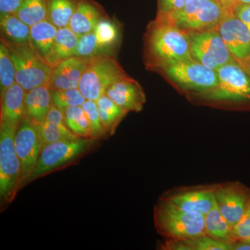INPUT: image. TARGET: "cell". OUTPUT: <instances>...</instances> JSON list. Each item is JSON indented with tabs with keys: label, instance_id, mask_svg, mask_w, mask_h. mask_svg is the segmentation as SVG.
<instances>
[{
	"label": "cell",
	"instance_id": "cell-1",
	"mask_svg": "<svg viewBox=\"0 0 250 250\" xmlns=\"http://www.w3.org/2000/svg\"><path fill=\"white\" fill-rule=\"evenodd\" d=\"M154 225L167 241H184L206 235L205 215L182 209L161 198L154 207Z\"/></svg>",
	"mask_w": 250,
	"mask_h": 250
},
{
	"label": "cell",
	"instance_id": "cell-2",
	"mask_svg": "<svg viewBox=\"0 0 250 250\" xmlns=\"http://www.w3.org/2000/svg\"><path fill=\"white\" fill-rule=\"evenodd\" d=\"M151 31L149 48L153 57L164 66L193 60L190 36L187 30L161 21Z\"/></svg>",
	"mask_w": 250,
	"mask_h": 250
},
{
	"label": "cell",
	"instance_id": "cell-3",
	"mask_svg": "<svg viewBox=\"0 0 250 250\" xmlns=\"http://www.w3.org/2000/svg\"><path fill=\"white\" fill-rule=\"evenodd\" d=\"M18 126L0 123V203L1 209L14 201L21 188V167L15 147Z\"/></svg>",
	"mask_w": 250,
	"mask_h": 250
},
{
	"label": "cell",
	"instance_id": "cell-4",
	"mask_svg": "<svg viewBox=\"0 0 250 250\" xmlns=\"http://www.w3.org/2000/svg\"><path fill=\"white\" fill-rule=\"evenodd\" d=\"M95 142L98 141L80 137L52 143L42 147L35 168L26 185L46 174L74 164L93 147Z\"/></svg>",
	"mask_w": 250,
	"mask_h": 250
},
{
	"label": "cell",
	"instance_id": "cell-5",
	"mask_svg": "<svg viewBox=\"0 0 250 250\" xmlns=\"http://www.w3.org/2000/svg\"><path fill=\"white\" fill-rule=\"evenodd\" d=\"M127 77L111 54H102L90 59L78 88L85 100L97 101L111 85Z\"/></svg>",
	"mask_w": 250,
	"mask_h": 250
},
{
	"label": "cell",
	"instance_id": "cell-6",
	"mask_svg": "<svg viewBox=\"0 0 250 250\" xmlns=\"http://www.w3.org/2000/svg\"><path fill=\"white\" fill-rule=\"evenodd\" d=\"M218 83L204 93L211 101L250 106V75L240 64L229 62L216 70Z\"/></svg>",
	"mask_w": 250,
	"mask_h": 250
},
{
	"label": "cell",
	"instance_id": "cell-7",
	"mask_svg": "<svg viewBox=\"0 0 250 250\" xmlns=\"http://www.w3.org/2000/svg\"><path fill=\"white\" fill-rule=\"evenodd\" d=\"M1 41L7 47L14 62L16 83L22 87L25 93L39 85L47 84L52 67L38 55L30 42L18 45Z\"/></svg>",
	"mask_w": 250,
	"mask_h": 250
},
{
	"label": "cell",
	"instance_id": "cell-8",
	"mask_svg": "<svg viewBox=\"0 0 250 250\" xmlns=\"http://www.w3.org/2000/svg\"><path fill=\"white\" fill-rule=\"evenodd\" d=\"M227 11L217 0H190L183 9L161 15V21L184 30L202 31L218 24Z\"/></svg>",
	"mask_w": 250,
	"mask_h": 250
},
{
	"label": "cell",
	"instance_id": "cell-9",
	"mask_svg": "<svg viewBox=\"0 0 250 250\" xmlns=\"http://www.w3.org/2000/svg\"><path fill=\"white\" fill-rule=\"evenodd\" d=\"M190 46L192 57L215 71L225 64L236 61L218 31L202 30L192 34Z\"/></svg>",
	"mask_w": 250,
	"mask_h": 250
},
{
	"label": "cell",
	"instance_id": "cell-10",
	"mask_svg": "<svg viewBox=\"0 0 250 250\" xmlns=\"http://www.w3.org/2000/svg\"><path fill=\"white\" fill-rule=\"evenodd\" d=\"M166 75L185 89L196 90L202 93L211 90L218 83L214 70L195 61L179 62L164 66Z\"/></svg>",
	"mask_w": 250,
	"mask_h": 250
},
{
	"label": "cell",
	"instance_id": "cell-11",
	"mask_svg": "<svg viewBox=\"0 0 250 250\" xmlns=\"http://www.w3.org/2000/svg\"><path fill=\"white\" fill-rule=\"evenodd\" d=\"M15 147L21 167V188L27 183L40 156L42 146L37 125L27 117L18 125L15 136Z\"/></svg>",
	"mask_w": 250,
	"mask_h": 250
},
{
	"label": "cell",
	"instance_id": "cell-12",
	"mask_svg": "<svg viewBox=\"0 0 250 250\" xmlns=\"http://www.w3.org/2000/svg\"><path fill=\"white\" fill-rule=\"evenodd\" d=\"M218 31L235 59L244 66L250 59V31L246 24L228 10L218 23Z\"/></svg>",
	"mask_w": 250,
	"mask_h": 250
},
{
	"label": "cell",
	"instance_id": "cell-13",
	"mask_svg": "<svg viewBox=\"0 0 250 250\" xmlns=\"http://www.w3.org/2000/svg\"><path fill=\"white\" fill-rule=\"evenodd\" d=\"M214 197L219 210L233 228L250 203V188L241 182H229L215 187Z\"/></svg>",
	"mask_w": 250,
	"mask_h": 250
},
{
	"label": "cell",
	"instance_id": "cell-14",
	"mask_svg": "<svg viewBox=\"0 0 250 250\" xmlns=\"http://www.w3.org/2000/svg\"><path fill=\"white\" fill-rule=\"evenodd\" d=\"M89 61L74 56L52 67L47 83L49 89L60 90L78 88Z\"/></svg>",
	"mask_w": 250,
	"mask_h": 250
},
{
	"label": "cell",
	"instance_id": "cell-15",
	"mask_svg": "<svg viewBox=\"0 0 250 250\" xmlns=\"http://www.w3.org/2000/svg\"><path fill=\"white\" fill-rule=\"evenodd\" d=\"M105 94L118 106L128 112L142 111L146 102L143 88L136 81L130 77L113 83Z\"/></svg>",
	"mask_w": 250,
	"mask_h": 250
},
{
	"label": "cell",
	"instance_id": "cell-16",
	"mask_svg": "<svg viewBox=\"0 0 250 250\" xmlns=\"http://www.w3.org/2000/svg\"><path fill=\"white\" fill-rule=\"evenodd\" d=\"M214 187L185 190L162 197L182 209L205 215L215 201Z\"/></svg>",
	"mask_w": 250,
	"mask_h": 250
},
{
	"label": "cell",
	"instance_id": "cell-17",
	"mask_svg": "<svg viewBox=\"0 0 250 250\" xmlns=\"http://www.w3.org/2000/svg\"><path fill=\"white\" fill-rule=\"evenodd\" d=\"M106 16L103 6L94 0H80L68 27L80 37L93 31L99 21Z\"/></svg>",
	"mask_w": 250,
	"mask_h": 250
},
{
	"label": "cell",
	"instance_id": "cell-18",
	"mask_svg": "<svg viewBox=\"0 0 250 250\" xmlns=\"http://www.w3.org/2000/svg\"><path fill=\"white\" fill-rule=\"evenodd\" d=\"M25 91L15 83L1 95L0 123L18 126L26 116Z\"/></svg>",
	"mask_w": 250,
	"mask_h": 250
},
{
	"label": "cell",
	"instance_id": "cell-19",
	"mask_svg": "<svg viewBox=\"0 0 250 250\" xmlns=\"http://www.w3.org/2000/svg\"><path fill=\"white\" fill-rule=\"evenodd\" d=\"M26 117L36 124L45 121L52 106L51 90L47 84L39 85L25 93Z\"/></svg>",
	"mask_w": 250,
	"mask_h": 250
},
{
	"label": "cell",
	"instance_id": "cell-20",
	"mask_svg": "<svg viewBox=\"0 0 250 250\" xmlns=\"http://www.w3.org/2000/svg\"><path fill=\"white\" fill-rule=\"evenodd\" d=\"M79 39L80 36L68 27L59 28L53 47L45 59V62L52 67L62 61L74 57Z\"/></svg>",
	"mask_w": 250,
	"mask_h": 250
},
{
	"label": "cell",
	"instance_id": "cell-21",
	"mask_svg": "<svg viewBox=\"0 0 250 250\" xmlns=\"http://www.w3.org/2000/svg\"><path fill=\"white\" fill-rule=\"evenodd\" d=\"M30 27L16 14H0L1 40L10 43H29Z\"/></svg>",
	"mask_w": 250,
	"mask_h": 250
},
{
	"label": "cell",
	"instance_id": "cell-22",
	"mask_svg": "<svg viewBox=\"0 0 250 250\" xmlns=\"http://www.w3.org/2000/svg\"><path fill=\"white\" fill-rule=\"evenodd\" d=\"M58 28L48 21L34 24L30 28L31 47L44 62L53 47Z\"/></svg>",
	"mask_w": 250,
	"mask_h": 250
},
{
	"label": "cell",
	"instance_id": "cell-23",
	"mask_svg": "<svg viewBox=\"0 0 250 250\" xmlns=\"http://www.w3.org/2000/svg\"><path fill=\"white\" fill-rule=\"evenodd\" d=\"M98 113L107 137L113 136L117 127L129 112L118 106L106 94L96 101Z\"/></svg>",
	"mask_w": 250,
	"mask_h": 250
},
{
	"label": "cell",
	"instance_id": "cell-24",
	"mask_svg": "<svg viewBox=\"0 0 250 250\" xmlns=\"http://www.w3.org/2000/svg\"><path fill=\"white\" fill-rule=\"evenodd\" d=\"M205 231L207 236L226 243H233L232 228L220 213L215 200L205 215Z\"/></svg>",
	"mask_w": 250,
	"mask_h": 250
},
{
	"label": "cell",
	"instance_id": "cell-25",
	"mask_svg": "<svg viewBox=\"0 0 250 250\" xmlns=\"http://www.w3.org/2000/svg\"><path fill=\"white\" fill-rule=\"evenodd\" d=\"M80 0H46L47 21L57 28L68 27Z\"/></svg>",
	"mask_w": 250,
	"mask_h": 250
},
{
	"label": "cell",
	"instance_id": "cell-26",
	"mask_svg": "<svg viewBox=\"0 0 250 250\" xmlns=\"http://www.w3.org/2000/svg\"><path fill=\"white\" fill-rule=\"evenodd\" d=\"M102 54H111L119 37V30L114 21L108 16L100 20L94 29Z\"/></svg>",
	"mask_w": 250,
	"mask_h": 250
},
{
	"label": "cell",
	"instance_id": "cell-27",
	"mask_svg": "<svg viewBox=\"0 0 250 250\" xmlns=\"http://www.w3.org/2000/svg\"><path fill=\"white\" fill-rule=\"evenodd\" d=\"M36 125L42 148L52 143L80 138L74 134L65 125L54 124L47 121Z\"/></svg>",
	"mask_w": 250,
	"mask_h": 250
},
{
	"label": "cell",
	"instance_id": "cell-28",
	"mask_svg": "<svg viewBox=\"0 0 250 250\" xmlns=\"http://www.w3.org/2000/svg\"><path fill=\"white\" fill-rule=\"evenodd\" d=\"M16 16L29 27L47 19L46 0H22Z\"/></svg>",
	"mask_w": 250,
	"mask_h": 250
},
{
	"label": "cell",
	"instance_id": "cell-29",
	"mask_svg": "<svg viewBox=\"0 0 250 250\" xmlns=\"http://www.w3.org/2000/svg\"><path fill=\"white\" fill-rule=\"evenodd\" d=\"M63 113L65 125L74 134L78 137L90 139L89 123L82 106L67 108Z\"/></svg>",
	"mask_w": 250,
	"mask_h": 250
},
{
	"label": "cell",
	"instance_id": "cell-30",
	"mask_svg": "<svg viewBox=\"0 0 250 250\" xmlns=\"http://www.w3.org/2000/svg\"><path fill=\"white\" fill-rule=\"evenodd\" d=\"M16 83V72L9 49L0 42V95H3L9 87Z\"/></svg>",
	"mask_w": 250,
	"mask_h": 250
},
{
	"label": "cell",
	"instance_id": "cell-31",
	"mask_svg": "<svg viewBox=\"0 0 250 250\" xmlns=\"http://www.w3.org/2000/svg\"><path fill=\"white\" fill-rule=\"evenodd\" d=\"M51 95L52 104L63 113L67 108L82 106L86 100L78 88L67 90H51Z\"/></svg>",
	"mask_w": 250,
	"mask_h": 250
},
{
	"label": "cell",
	"instance_id": "cell-32",
	"mask_svg": "<svg viewBox=\"0 0 250 250\" xmlns=\"http://www.w3.org/2000/svg\"><path fill=\"white\" fill-rule=\"evenodd\" d=\"M82 106L89 123L90 139L98 141L107 137L100 120L96 101L86 100Z\"/></svg>",
	"mask_w": 250,
	"mask_h": 250
},
{
	"label": "cell",
	"instance_id": "cell-33",
	"mask_svg": "<svg viewBox=\"0 0 250 250\" xmlns=\"http://www.w3.org/2000/svg\"><path fill=\"white\" fill-rule=\"evenodd\" d=\"M102 54L94 31L80 36L75 49V57L90 60Z\"/></svg>",
	"mask_w": 250,
	"mask_h": 250
},
{
	"label": "cell",
	"instance_id": "cell-34",
	"mask_svg": "<svg viewBox=\"0 0 250 250\" xmlns=\"http://www.w3.org/2000/svg\"><path fill=\"white\" fill-rule=\"evenodd\" d=\"M184 241L188 250H232V243L218 241L207 235Z\"/></svg>",
	"mask_w": 250,
	"mask_h": 250
},
{
	"label": "cell",
	"instance_id": "cell-35",
	"mask_svg": "<svg viewBox=\"0 0 250 250\" xmlns=\"http://www.w3.org/2000/svg\"><path fill=\"white\" fill-rule=\"evenodd\" d=\"M250 239V202L239 221L232 228L233 242Z\"/></svg>",
	"mask_w": 250,
	"mask_h": 250
},
{
	"label": "cell",
	"instance_id": "cell-36",
	"mask_svg": "<svg viewBox=\"0 0 250 250\" xmlns=\"http://www.w3.org/2000/svg\"><path fill=\"white\" fill-rule=\"evenodd\" d=\"M190 0H159L161 15L171 14L183 9Z\"/></svg>",
	"mask_w": 250,
	"mask_h": 250
},
{
	"label": "cell",
	"instance_id": "cell-37",
	"mask_svg": "<svg viewBox=\"0 0 250 250\" xmlns=\"http://www.w3.org/2000/svg\"><path fill=\"white\" fill-rule=\"evenodd\" d=\"M233 14L246 24L250 31V3L237 5L233 10Z\"/></svg>",
	"mask_w": 250,
	"mask_h": 250
},
{
	"label": "cell",
	"instance_id": "cell-38",
	"mask_svg": "<svg viewBox=\"0 0 250 250\" xmlns=\"http://www.w3.org/2000/svg\"><path fill=\"white\" fill-rule=\"evenodd\" d=\"M22 0H0V14H15Z\"/></svg>",
	"mask_w": 250,
	"mask_h": 250
},
{
	"label": "cell",
	"instance_id": "cell-39",
	"mask_svg": "<svg viewBox=\"0 0 250 250\" xmlns=\"http://www.w3.org/2000/svg\"><path fill=\"white\" fill-rule=\"evenodd\" d=\"M232 250H250V243L247 241L233 242Z\"/></svg>",
	"mask_w": 250,
	"mask_h": 250
},
{
	"label": "cell",
	"instance_id": "cell-40",
	"mask_svg": "<svg viewBox=\"0 0 250 250\" xmlns=\"http://www.w3.org/2000/svg\"><path fill=\"white\" fill-rule=\"evenodd\" d=\"M243 67L245 69V70H246L247 72H248V73L250 74V60L248 61V62H247L246 64H245L244 66Z\"/></svg>",
	"mask_w": 250,
	"mask_h": 250
},
{
	"label": "cell",
	"instance_id": "cell-41",
	"mask_svg": "<svg viewBox=\"0 0 250 250\" xmlns=\"http://www.w3.org/2000/svg\"><path fill=\"white\" fill-rule=\"evenodd\" d=\"M238 4H248L250 3V0H237Z\"/></svg>",
	"mask_w": 250,
	"mask_h": 250
},
{
	"label": "cell",
	"instance_id": "cell-42",
	"mask_svg": "<svg viewBox=\"0 0 250 250\" xmlns=\"http://www.w3.org/2000/svg\"><path fill=\"white\" fill-rule=\"evenodd\" d=\"M247 241L249 242V243H250V239L248 240V241Z\"/></svg>",
	"mask_w": 250,
	"mask_h": 250
}]
</instances>
